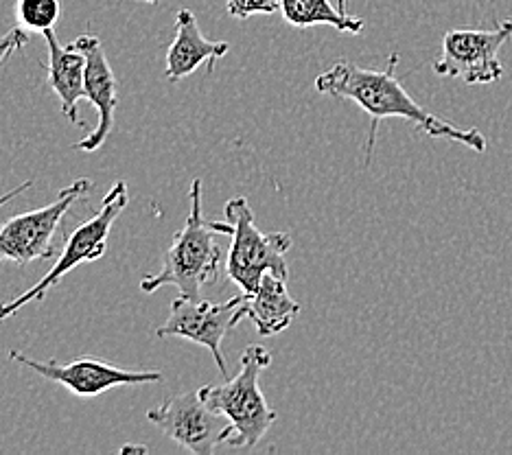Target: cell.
<instances>
[{"mask_svg":"<svg viewBox=\"0 0 512 455\" xmlns=\"http://www.w3.org/2000/svg\"><path fill=\"white\" fill-rule=\"evenodd\" d=\"M221 272V250L215 243L213 230L202 219V180L191 184V213L182 230L173 239L158 274L141 280L143 294L173 285L180 296L200 300L206 285H213Z\"/></svg>","mask_w":512,"mask_h":455,"instance_id":"obj_3","label":"cell"},{"mask_svg":"<svg viewBox=\"0 0 512 455\" xmlns=\"http://www.w3.org/2000/svg\"><path fill=\"white\" fill-rule=\"evenodd\" d=\"M270 364L272 355L263 346L252 344L243 350L239 359L241 370L235 379H228L224 385H204L197 390L215 412L224 414L235 425V434L228 440L232 447H256L267 429L274 425L276 412L267 405L259 385L261 372L270 368Z\"/></svg>","mask_w":512,"mask_h":455,"instance_id":"obj_4","label":"cell"},{"mask_svg":"<svg viewBox=\"0 0 512 455\" xmlns=\"http://www.w3.org/2000/svg\"><path fill=\"white\" fill-rule=\"evenodd\" d=\"M143 3H149V5H156L158 0H143Z\"/></svg>","mask_w":512,"mask_h":455,"instance_id":"obj_20","label":"cell"},{"mask_svg":"<svg viewBox=\"0 0 512 455\" xmlns=\"http://www.w3.org/2000/svg\"><path fill=\"white\" fill-rule=\"evenodd\" d=\"M281 14L296 29L329 25L340 33L357 35L366 27L362 18L348 14L346 0H337V7L331 0H281Z\"/></svg>","mask_w":512,"mask_h":455,"instance_id":"obj_15","label":"cell"},{"mask_svg":"<svg viewBox=\"0 0 512 455\" xmlns=\"http://www.w3.org/2000/svg\"><path fill=\"white\" fill-rule=\"evenodd\" d=\"M9 359L38 372L44 379L64 385L68 392L84 396V399H92V396L119 388V385H147L162 381V375L156 370H125L99 359H77L71 364H60L55 359L36 361L18 353V350H9Z\"/></svg>","mask_w":512,"mask_h":455,"instance_id":"obj_10","label":"cell"},{"mask_svg":"<svg viewBox=\"0 0 512 455\" xmlns=\"http://www.w3.org/2000/svg\"><path fill=\"white\" fill-rule=\"evenodd\" d=\"M512 40V20L493 29H453L442 38V55L434 62L436 75L453 77L467 86L495 84L504 77L499 49Z\"/></svg>","mask_w":512,"mask_h":455,"instance_id":"obj_7","label":"cell"},{"mask_svg":"<svg viewBox=\"0 0 512 455\" xmlns=\"http://www.w3.org/2000/svg\"><path fill=\"white\" fill-rule=\"evenodd\" d=\"M226 9L232 18L248 20L252 16H272L281 11V0H226Z\"/></svg>","mask_w":512,"mask_h":455,"instance_id":"obj_17","label":"cell"},{"mask_svg":"<svg viewBox=\"0 0 512 455\" xmlns=\"http://www.w3.org/2000/svg\"><path fill=\"white\" fill-rule=\"evenodd\" d=\"M29 42V35L25 27H14L11 31H7V35L3 40H0V64H3L11 53L20 51L22 46H27Z\"/></svg>","mask_w":512,"mask_h":455,"instance_id":"obj_18","label":"cell"},{"mask_svg":"<svg viewBox=\"0 0 512 455\" xmlns=\"http://www.w3.org/2000/svg\"><path fill=\"white\" fill-rule=\"evenodd\" d=\"M92 191L88 178H77L64 186L55 200L38 210L11 217L0 226V261L18 265L49 261L55 256L53 237L71 206Z\"/></svg>","mask_w":512,"mask_h":455,"instance_id":"obj_6","label":"cell"},{"mask_svg":"<svg viewBox=\"0 0 512 455\" xmlns=\"http://www.w3.org/2000/svg\"><path fill=\"white\" fill-rule=\"evenodd\" d=\"M147 420L167 434L184 451L195 455H213L235 434V425L215 412L200 392L173 396L147 412Z\"/></svg>","mask_w":512,"mask_h":455,"instance_id":"obj_8","label":"cell"},{"mask_svg":"<svg viewBox=\"0 0 512 455\" xmlns=\"http://www.w3.org/2000/svg\"><path fill=\"white\" fill-rule=\"evenodd\" d=\"M228 51V42H211L204 38L191 9H180L176 16V38L167 53L165 77L178 84L184 77H191L204 62H208V68L213 70L215 62L226 57Z\"/></svg>","mask_w":512,"mask_h":455,"instance_id":"obj_13","label":"cell"},{"mask_svg":"<svg viewBox=\"0 0 512 455\" xmlns=\"http://www.w3.org/2000/svg\"><path fill=\"white\" fill-rule=\"evenodd\" d=\"M46 49H49V88L62 101V112L71 123L81 125L77 103L86 99V55L75 44L62 46L55 29L44 31Z\"/></svg>","mask_w":512,"mask_h":455,"instance_id":"obj_14","label":"cell"},{"mask_svg":"<svg viewBox=\"0 0 512 455\" xmlns=\"http://www.w3.org/2000/svg\"><path fill=\"white\" fill-rule=\"evenodd\" d=\"M298 313L300 305L289 296L285 280L267 272L263 274L259 287L252 294H243V302L235 315V322L239 324L243 318H248L254 322L256 331L263 337H272L289 329L298 318Z\"/></svg>","mask_w":512,"mask_h":455,"instance_id":"obj_12","label":"cell"},{"mask_svg":"<svg viewBox=\"0 0 512 455\" xmlns=\"http://www.w3.org/2000/svg\"><path fill=\"white\" fill-rule=\"evenodd\" d=\"M224 217L226 221H211L208 228L232 237L226 274L243 294H252L267 272L283 280L289 278L285 252L292 248V237L287 232H261L243 195L226 202Z\"/></svg>","mask_w":512,"mask_h":455,"instance_id":"obj_2","label":"cell"},{"mask_svg":"<svg viewBox=\"0 0 512 455\" xmlns=\"http://www.w3.org/2000/svg\"><path fill=\"white\" fill-rule=\"evenodd\" d=\"M77 49L86 55V99L95 105L99 112L97 130L90 132L84 140L75 145L77 151L92 154L106 143L112 127L116 105H119V84H116L114 70L108 62L103 44L95 33H84L73 42Z\"/></svg>","mask_w":512,"mask_h":455,"instance_id":"obj_11","label":"cell"},{"mask_svg":"<svg viewBox=\"0 0 512 455\" xmlns=\"http://www.w3.org/2000/svg\"><path fill=\"white\" fill-rule=\"evenodd\" d=\"M397 64V53L390 55L388 66L381 70L362 68L351 62H337L313 81V86H316V90L322 92V95L353 101L368 114L370 132L366 147V165L370 162L372 149H375L377 143L379 125L386 119H403L418 127V130L427 136L453 140V143L469 147L477 151V154H484V134L477 130H460V127H456L451 121L440 119V116L427 112L423 105H418L397 79Z\"/></svg>","mask_w":512,"mask_h":455,"instance_id":"obj_1","label":"cell"},{"mask_svg":"<svg viewBox=\"0 0 512 455\" xmlns=\"http://www.w3.org/2000/svg\"><path fill=\"white\" fill-rule=\"evenodd\" d=\"M243 302V294L232 296L226 302H208L204 298L180 296L171 302L169 320L156 329V337H184L193 344L204 346L213 355L219 372L228 377V364L224 357V337L230 329H235V315Z\"/></svg>","mask_w":512,"mask_h":455,"instance_id":"obj_9","label":"cell"},{"mask_svg":"<svg viewBox=\"0 0 512 455\" xmlns=\"http://www.w3.org/2000/svg\"><path fill=\"white\" fill-rule=\"evenodd\" d=\"M127 451H136V453H145L147 449L145 447H123L121 453H127Z\"/></svg>","mask_w":512,"mask_h":455,"instance_id":"obj_19","label":"cell"},{"mask_svg":"<svg viewBox=\"0 0 512 455\" xmlns=\"http://www.w3.org/2000/svg\"><path fill=\"white\" fill-rule=\"evenodd\" d=\"M127 204H130V193H127V184L119 180L108 191V195L103 197L101 208L97 210L95 217H90L86 224L75 228L73 235L66 239L64 250L60 256H57V261L53 263L51 270L46 272L31 289H27L25 294L0 305V320H7L11 315H16V311H20L33 300H42L55 285H60L62 278L68 272H73L75 267L99 261L101 256L108 252V237L114 221L121 217Z\"/></svg>","mask_w":512,"mask_h":455,"instance_id":"obj_5","label":"cell"},{"mask_svg":"<svg viewBox=\"0 0 512 455\" xmlns=\"http://www.w3.org/2000/svg\"><path fill=\"white\" fill-rule=\"evenodd\" d=\"M62 14L60 0H18L16 16L27 31H51Z\"/></svg>","mask_w":512,"mask_h":455,"instance_id":"obj_16","label":"cell"}]
</instances>
